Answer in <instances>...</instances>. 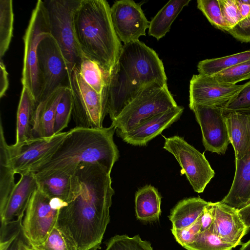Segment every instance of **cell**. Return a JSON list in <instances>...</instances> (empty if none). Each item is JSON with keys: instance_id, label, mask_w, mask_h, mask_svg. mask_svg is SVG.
Returning <instances> with one entry per match:
<instances>
[{"instance_id": "obj_1", "label": "cell", "mask_w": 250, "mask_h": 250, "mask_svg": "<svg viewBox=\"0 0 250 250\" xmlns=\"http://www.w3.org/2000/svg\"><path fill=\"white\" fill-rule=\"evenodd\" d=\"M111 172L103 166L84 163L76 167L80 190L59 209L56 224L77 250H97L110 221L109 208L114 190Z\"/></svg>"}, {"instance_id": "obj_2", "label": "cell", "mask_w": 250, "mask_h": 250, "mask_svg": "<svg viewBox=\"0 0 250 250\" xmlns=\"http://www.w3.org/2000/svg\"><path fill=\"white\" fill-rule=\"evenodd\" d=\"M154 82L167 84L163 63L156 52L139 40L124 44L109 76L108 114L111 121Z\"/></svg>"}, {"instance_id": "obj_3", "label": "cell", "mask_w": 250, "mask_h": 250, "mask_svg": "<svg viewBox=\"0 0 250 250\" xmlns=\"http://www.w3.org/2000/svg\"><path fill=\"white\" fill-rule=\"evenodd\" d=\"M116 129L108 127L87 128L75 127L69 131L56 151L26 172L54 170L75 172L81 163H97L111 172L119 158L113 140Z\"/></svg>"}, {"instance_id": "obj_4", "label": "cell", "mask_w": 250, "mask_h": 250, "mask_svg": "<svg viewBox=\"0 0 250 250\" xmlns=\"http://www.w3.org/2000/svg\"><path fill=\"white\" fill-rule=\"evenodd\" d=\"M76 38L83 54L110 74L123 45L105 0H81L74 16Z\"/></svg>"}, {"instance_id": "obj_5", "label": "cell", "mask_w": 250, "mask_h": 250, "mask_svg": "<svg viewBox=\"0 0 250 250\" xmlns=\"http://www.w3.org/2000/svg\"><path fill=\"white\" fill-rule=\"evenodd\" d=\"M50 34L59 45L70 74L80 63L83 54L76 36L74 16L81 0H43Z\"/></svg>"}, {"instance_id": "obj_6", "label": "cell", "mask_w": 250, "mask_h": 250, "mask_svg": "<svg viewBox=\"0 0 250 250\" xmlns=\"http://www.w3.org/2000/svg\"><path fill=\"white\" fill-rule=\"evenodd\" d=\"M167 84L152 83L129 103L111 125L117 133L127 132L145 120L177 106Z\"/></svg>"}, {"instance_id": "obj_7", "label": "cell", "mask_w": 250, "mask_h": 250, "mask_svg": "<svg viewBox=\"0 0 250 250\" xmlns=\"http://www.w3.org/2000/svg\"><path fill=\"white\" fill-rule=\"evenodd\" d=\"M69 88L72 99V116L76 127H103L108 114V84L102 93H98L87 84L75 67L70 74Z\"/></svg>"}, {"instance_id": "obj_8", "label": "cell", "mask_w": 250, "mask_h": 250, "mask_svg": "<svg viewBox=\"0 0 250 250\" xmlns=\"http://www.w3.org/2000/svg\"><path fill=\"white\" fill-rule=\"evenodd\" d=\"M49 33L48 15L43 0L37 1L23 37L24 51L21 83L30 91L37 104L42 88L37 62V49L41 40Z\"/></svg>"}, {"instance_id": "obj_9", "label": "cell", "mask_w": 250, "mask_h": 250, "mask_svg": "<svg viewBox=\"0 0 250 250\" xmlns=\"http://www.w3.org/2000/svg\"><path fill=\"white\" fill-rule=\"evenodd\" d=\"M66 204L60 199L49 197L37 188L21 224L23 235L30 246L38 247L44 242L57 223L59 209Z\"/></svg>"}, {"instance_id": "obj_10", "label": "cell", "mask_w": 250, "mask_h": 250, "mask_svg": "<svg viewBox=\"0 0 250 250\" xmlns=\"http://www.w3.org/2000/svg\"><path fill=\"white\" fill-rule=\"evenodd\" d=\"M37 62L42 88L39 103L57 89L69 87L71 74L67 64L57 42L49 33L42 37L39 42Z\"/></svg>"}, {"instance_id": "obj_11", "label": "cell", "mask_w": 250, "mask_h": 250, "mask_svg": "<svg viewBox=\"0 0 250 250\" xmlns=\"http://www.w3.org/2000/svg\"><path fill=\"white\" fill-rule=\"evenodd\" d=\"M163 148L175 157L193 190L202 193L215 175V172L204 154L187 143L183 137L175 135L165 138Z\"/></svg>"}, {"instance_id": "obj_12", "label": "cell", "mask_w": 250, "mask_h": 250, "mask_svg": "<svg viewBox=\"0 0 250 250\" xmlns=\"http://www.w3.org/2000/svg\"><path fill=\"white\" fill-rule=\"evenodd\" d=\"M190 109L200 126L206 150L224 154L230 141L223 107L194 105Z\"/></svg>"}, {"instance_id": "obj_13", "label": "cell", "mask_w": 250, "mask_h": 250, "mask_svg": "<svg viewBox=\"0 0 250 250\" xmlns=\"http://www.w3.org/2000/svg\"><path fill=\"white\" fill-rule=\"evenodd\" d=\"M220 82L211 76H192L189 84V108L194 105L223 106L244 87Z\"/></svg>"}, {"instance_id": "obj_14", "label": "cell", "mask_w": 250, "mask_h": 250, "mask_svg": "<svg viewBox=\"0 0 250 250\" xmlns=\"http://www.w3.org/2000/svg\"><path fill=\"white\" fill-rule=\"evenodd\" d=\"M110 13L115 32L124 44L138 41L141 36H146L150 21L139 3L132 0H117L110 7Z\"/></svg>"}, {"instance_id": "obj_15", "label": "cell", "mask_w": 250, "mask_h": 250, "mask_svg": "<svg viewBox=\"0 0 250 250\" xmlns=\"http://www.w3.org/2000/svg\"><path fill=\"white\" fill-rule=\"evenodd\" d=\"M68 132H62L51 137L35 138L18 146H8L10 161L16 173H26L33 166L52 154Z\"/></svg>"}, {"instance_id": "obj_16", "label": "cell", "mask_w": 250, "mask_h": 250, "mask_svg": "<svg viewBox=\"0 0 250 250\" xmlns=\"http://www.w3.org/2000/svg\"><path fill=\"white\" fill-rule=\"evenodd\" d=\"M183 110V107L177 105L145 120L127 132L117 133V135L124 142L132 146H146L177 121Z\"/></svg>"}, {"instance_id": "obj_17", "label": "cell", "mask_w": 250, "mask_h": 250, "mask_svg": "<svg viewBox=\"0 0 250 250\" xmlns=\"http://www.w3.org/2000/svg\"><path fill=\"white\" fill-rule=\"evenodd\" d=\"M21 176L4 208L0 210L1 229L21 221L33 194L37 189L34 173L27 172Z\"/></svg>"}, {"instance_id": "obj_18", "label": "cell", "mask_w": 250, "mask_h": 250, "mask_svg": "<svg viewBox=\"0 0 250 250\" xmlns=\"http://www.w3.org/2000/svg\"><path fill=\"white\" fill-rule=\"evenodd\" d=\"M210 205L214 221L209 229L221 239L232 245L234 248L242 246L241 239L249 229L240 219L238 209L220 201L210 202Z\"/></svg>"}, {"instance_id": "obj_19", "label": "cell", "mask_w": 250, "mask_h": 250, "mask_svg": "<svg viewBox=\"0 0 250 250\" xmlns=\"http://www.w3.org/2000/svg\"><path fill=\"white\" fill-rule=\"evenodd\" d=\"M38 188L50 198L67 204L79 194L80 184L75 172L54 170L34 173Z\"/></svg>"}, {"instance_id": "obj_20", "label": "cell", "mask_w": 250, "mask_h": 250, "mask_svg": "<svg viewBox=\"0 0 250 250\" xmlns=\"http://www.w3.org/2000/svg\"><path fill=\"white\" fill-rule=\"evenodd\" d=\"M250 199V149L240 160H235V172L228 193L220 201L239 209Z\"/></svg>"}, {"instance_id": "obj_21", "label": "cell", "mask_w": 250, "mask_h": 250, "mask_svg": "<svg viewBox=\"0 0 250 250\" xmlns=\"http://www.w3.org/2000/svg\"><path fill=\"white\" fill-rule=\"evenodd\" d=\"M225 118L235 160L241 159L250 149V114L234 111Z\"/></svg>"}, {"instance_id": "obj_22", "label": "cell", "mask_w": 250, "mask_h": 250, "mask_svg": "<svg viewBox=\"0 0 250 250\" xmlns=\"http://www.w3.org/2000/svg\"><path fill=\"white\" fill-rule=\"evenodd\" d=\"M64 88L57 89L46 99L38 104L33 124V139L48 138L55 135V113Z\"/></svg>"}, {"instance_id": "obj_23", "label": "cell", "mask_w": 250, "mask_h": 250, "mask_svg": "<svg viewBox=\"0 0 250 250\" xmlns=\"http://www.w3.org/2000/svg\"><path fill=\"white\" fill-rule=\"evenodd\" d=\"M37 104L29 90L22 86L17 110L16 140L14 146H18L33 139V124Z\"/></svg>"}, {"instance_id": "obj_24", "label": "cell", "mask_w": 250, "mask_h": 250, "mask_svg": "<svg viewBox=\"0 0 250 250\" xmlns=\"http://www.w3.org/2000/svg\"><path fill=\"white\" fill-rule=\"evenodd\" d=\"M209 202L200 197H190L179 201L168 216L172 228L182 229L194 224Z\"/></svg>"}, {"instance_id": "obj_25", "label": "cell", "mask_w": 250, "mask_h": 250, "mask_svg": "<svg viewBox=\"0 0 250 250\" xmlns=\"http://www.w3.org/2000/svg\"><path fill=\"white\" fill-rule=\"evenodd\" d=\"M161 196L157 189L146 185L135 193V209L137 219L145 222L158 220L161 214Z\"/></svg>"}, {"instance_id": "obj_26", "label": "cell", "mask_w": 250, "mask_h": 250, "mask_svg": "<svg viewBox=\"0 0 250 250\" xmlns=\"http://www.w3.org/2000/svg\"><path fill=\"white\" fill-rule=\"evenodd\" d=\"M190 0H171L168 1L150 21L148 35L158 41L169 31L171 25Z\"/></svg>"}, {"instance_id": "obj_27", "label": "cell", "mask_w": 250, "mask_h": 250, "mask_svg": "<svg viewBox=\"0 0 250 250\" xmlns=\"http://www.w3.org/2000/svg\"><path fill=\"white\" fill-rule=\"evenodd\" d=\"M8 145L5 140L4 129L0 121V210L16 186V174L10 161Z\"/></svg>"}, {"instance_id": "obj_28", "label": "cell", "mask_w": 250, "mask_h": 250, "mask_svg": "<svg viewBox=\"0 0 250 250\" xmlns=\"http://www.w3.org/2000/svg\"><path fill=\"white\" fill-rule=\"evenodd\" d=\"M250 59V50L225 57L206 59L197 64L199 74L212 76Z\"/></svg>"}, {"instance_id": "obj_29", "label": "cell", "mask_w": 250, "mask_h": 250, "mask_svg": "<svg viewBox=\"0 0 250 250\" xmlns=\"http://www.w3.org/2000/svg\"><path fill=\"white\" fill-rule=\"evenodd\" d=\"M84 81L99 93H102L108 84L109 74L95 62L83 54L79 66L76 67Z\"/></svg>"}, {"instance_id": "obj_30", "label": "cell", "mask_w": 250, "mask_h": 250, "mask_svg": "<svg viewBox=\"0 0 250 250\" xmlns=\"http://www.w3.org/2000/svg\"><path fill=\"white\" fill-rule=\"evenodd\" d=\"M14 13L12 0H0V59L7 51L13 35Z\"/></svg>"}, {"instance_id": "obj_31", "label": "cell", "mask_w": 250, "mask_h": 250, "mask_svg": "<svg viewBox=\"0 0 250 250\" xmlns=\"http://www.w3.org/2000/svg\"><path fill=\"white\" fill-rule=\"evenodd\" d=\"M184 248L187 250H231L234 247L223 241L208 229L200 232L192 243Z\"/></svg>"}, {"instance_id": "obj_32", "label": "cell", "mask_w": 250, "mask_h": 250, "mask_svg": "<svg viewBox=\"0 0 250 250\" xmlns=\"http://www.w3.org/2000/svg\"><path fill=\"white\" fill-rule=\"evenodd\" d=\"M72 113V99L69 87L64 88L57 105L54 126V134L60 133L67 126Z\"/></svg>"}, {"instance_id": "obj_33", "label": "cell", "mask_w": 250, "mask_h": 250, "mask_svg": "<svg viewBox=\"0 0 250 250\" xmlns=\"http://www.w3.org/2000/svg\"><path fill=\"white\" fill-rule=\"evenodd\" d=\"M105 250H153L151 243L142 240L139 235L130 237L126 235H116L106 243Z\"/></svg>"}, {"instance_id": "obj_34", "label": "cell", "mask_w": 250, "mask_h": 250, "mask_svg": "<svg viewBox=\"0 0 250 250\" xmlns=\"http://www.w3.org/2000/svg\"><path fill=\"white\" fill-rule=\"evenodd\" d=\"M35 247L40 250H77L73 242L56 224L44 242Z\"/></svg>"}, {"instance_id": "obj_35", "label": "cell", "mask_w": 250, "mask_h": 250, "mask_svg": "<svg viewBox=\"0 0 250 250\" xmlns=\"http://www.w3.org/2000/svg\"><path fill=\"white\" fill-rule=\"evenodd\" d=\"M211 76L220 82L233 84L250 79V59Z\"/></svg>"}, {"instance_id": "obj_36", "label": "cell", "mask_w": 250, "mask_h": 250, "mask_svg": "<svg viewBox=\"0 0 250 250\" xmlns=\"http://www.w3.org/2000/svg\"><path fill=\"white\" fill-rule=\"evenodd\" d=\"M197 6L213 26L227 32L218 0H198Z\"/></svg>"}, {"instance_id": "obj_37", "label": "cell", "mask_w": 250, "mask_h": 250, "mask_svg": "<svg viewBox=\"0 0 250 250\" xmlns=\"http://www.w3.org/2000/svg\"><path fill=\"white\" fill-rule=\"evenodd\" d=\"M224 113L238 112L250 114V81L233 98L222 106Z\"/></svg>"}, {"instance_id": "obj_38", "label": "cell", "mask_w": 250, "mask_h": 250, "mask_svg": "<svg viewBox=\"0 0 250 250\" xmlns=\"http://www.w3.org/2000/svg\"><path fill=\"white\" fill-rule=\"evenodd\" d=\"M218 0L222 17L228 29V32L243 19L240 14L236 0Z\"/></svg>"}, {"instance_id": "obj_39", "label": "cell", "mask_w": 250, "mask_h": 250, "mask_svg": "<svg viewBox=\"0 0 250 250\" xmlns=\"http://www.w3.org/2000/svg\"><path fill=\"white\" fill-rule=\"evenodd\" d=\"M200 218L191 226L182 229H171V232L176 240L183 247L190 244L195 240L200 231Z\"/></svg>"}, {"instance_id": "obj_40", "label": "cell", "mask_w": 250, "mask_h": 250, "mask_svg": "<svg viewBox=\"0 0 250 250\" xmlns=\"http://www.w3.org/2000/svg\"><path fill=\"white\" fill-rule=\"evenodd\" d=\"M242 42H250V16L239 22L228 32Z\"/></svg>"}, {"instance_id": "obj_41", "label": "cell", "mask_w": 250, "mask_h": 250, "mask_svg": "<svg viewBox=\"0 0 250 250\" xmlns=\"http://www.w3.org/2000/svg\"><path fill=\"white\" fill-rule=\"evenodd\" d=\"M201 227L200 232H203L209 229L214 221V215L209 202L208 205L205 207L200 216Z\"/></svg>"}, {"instance_id": "obj_42", "label": "cell", "mask_w": 250, "mask_h": 250, "mask_svg": "<svg viewBox=\"0 0 250 250\" xmlns=\"http://www.w3.org/2000/svg\"><path fill=\"white\" fill-rule=\"evenodd\" d=\"M0 97L2 98L4 96L9 86L8 72L2 59H0Z\"/></svg>"}, {"instance_id": "obj_43", "label": "cell", "mask_w": 250, "mask_h": 250, "mask_svg": "<svg viewBox=\"0 0 250 250\" xmlns=\"http://www.w3.org/2000/svg\"><path fill=\"white\" fill-rule=\"evenodd\" d=\"M240 14L243 19L250 16V0H236Z\"/></svg>"}, {"instance_id": "obj_44", "label": "cell", "mask_w": 250, "mask_h": 250, "mask_svg": "<svg viewBox=\"0 0 250 250\" xmlns=\"http://www.w3.org/2000/svg\"><path fill=\"white\" fill-rule=\"evenodd\" d=\"M240 219L247 227L250 228V203L238 209Z\"/></svg>"}, {"instance_id": "obj_45", "label": "cell", "mask_w": 250, "mask_h": 250, "mask_svg": "<svg viewBox=\"0 0 250 250\" xmlns=\"http://www.w3.org/2000/svg\"><path fill=\"white\" fill-rule=\"evenodd\" d=\"M16 246V250H31L30 246L26 245L22 240H19Z\"/></svg>"}, {"instance_id": "obj_46", "label": "cell", "mask_w": 250, "mask_h": 250, "mask_svg": "<svg viewBox=\"0 0 250 250\" xmlns=\"http://www.w3.org/2000/svg\"><path fill=\"white\" fill-rule=\"evenodd\" d=\"M239 250H250V240L243 244Z\"/></svg>"}, {"instance_id": "obj_47", "label": "cell", "mask_w": 250, "mask_h": 250, "mask_svg": "<svg viewBox=\"0 0 250 250\" xmlns=\"http://www.w3.org/2000/svg\"><path fill=\"white\" fill-rule=\"evenodd\" d=\"M31 250H40L35 247L30 246Z\"/></svg>"}, {"instance_id": "obj_48", "label": "cell", "mask_w": 250, "mask_h": 250, "mask_svg": "<svg viewBox=\"0 0 250 250\" xmlns=\"http://www.w3.org/2000/svg\"><path fill=\"white\" fill-rule=\"evenodd\" d=\"M16 246H15L14 247L12 248L10 250H16Z\"/></svg>"}, {"instance_id": "obj_49", "label": "cell", "mask_w": 250, "mask_h": 250, "mask_svg": "<svg viewBox=\"0 0 250 250\" xmlns=\"http://www.w3.org/2000/svg\"><path fill=\"white\" fill-rule=\"evenodd\" d=\"M249 203H250V200H249V202H248V203L247 204H249Z\"/></svg>"}]
</instances>
